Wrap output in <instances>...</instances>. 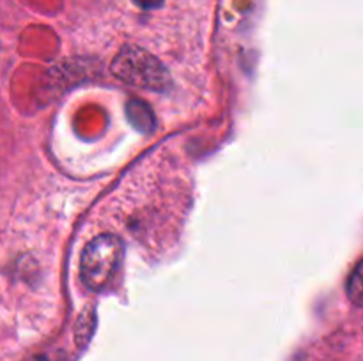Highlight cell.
Wrapping results in <instances>:
<instances>
[{
  "label": "cell",
  "instance_id": "obj_1",
  "mask_svg": "<svg viewBox=\"0 0 363 361\" xmlns=\"http://www.w3.org/2000/svg\"><path fill=\"white\" fill-rule=\"evenodd\" d=\"M112 74L133 88L151 92H167L172 78L167 67L147 50L126 45L112 60Z\"/></svg>",
  "mask_w": 363,
  "mask_h": 361
},
{
  "label": "cell",
  "instance_id": "obj_2",
  "mask_svg": "<svg viewBox=\"0 0 363 361\" xmlns=\"http://www.w3.org/2000/svg\"><path fill=\"white\" fill-rule=\"evenodd\" d=\"M124 255V244L113 234H101L89 241L80 260L85 287L94 292L105 290L116 278Z\"/></svg>",
  "mask_w": 363,
  "mask_h": 361
},
{
  "label": "cell",
  "instance_id": "obj_3",
  "mask_svg": "<svg viewBox=\"0 0 363 361\" xmlns=\"http://www.w3.org/2000/svg\"><path fill=\"white\" fill-rule=\"evenodd\" d=\"M128 120L142 133H151L156 127V117L152 113L151 106L140 99H131L126 105Z\"/></svg>",
  "mask_w": 363,
  "mask_h": 361
},
{
  "label": "cell",
  "instance_id": "obj_4",
  "mask_svg": "<svg viewBox=\"0 0 363 361\" xmlns=\"http://www.w3.org/2000/svg\"><path fill=\"white\" fill-rule=\"evenodd\" d=\"M346 292L351 303L363 308V258L358 262L357 268L353 269V273L347 278Z\"/></svg>",
  "mask_w": 363,
  "mask_h": 361
},
{
  "label": "cell",
  "instance_id": "obj_5",
  "mask_svg": "<svg viewBox=\"0 0 363 361\" xmlns=\"http://www.w3.org/2000/svg\"><path fill=\"white\" fill-rule=\"evenodd\" d=\"M28 361H64V356L59 353H50V354H39V356L30 357Z\"/></svg>",
  "mask_w": 363,
  "mask_h": 361
},
{
  "label": "cell",
  "instance_id": "obj_6",
  "mask_svg": "<svg viewBox=\"0 0 363 361\" xmlns=\"http://www.w3.org/2000/svg\"><path fill=\"white\" fill-rule=\"evenodd\" d=\"M140 7H158L163 0H135Z\"/></svg>",
  "mask_w": 363,
  "mask_h": 361
}]
</instances>
